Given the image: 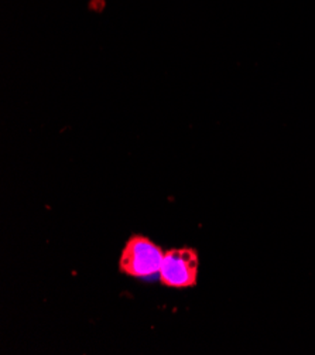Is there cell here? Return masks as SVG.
Wrapping results in <instances>:
<instances>
[{"label":"cell","mask_w":315,"mask_h":355,"mask_svg":"<svg viewBox=\"0 0 315 355\" xmlns=\"http://www.w3.org/2000/svg\"><path fill=\"white\" fill-rule=\"evenodd\" d=\"M164 252L149 236L133 234L122 248L118 262L119 272L136 279L152 277L159 273Z\"/></svg>","instance_id":"cell-1"},{"label":"cell","mask_w":315,"mask_h":355,"mask_svg":"<svg viewBox=\"0 0 315 355\" xmlns=\"http://www.w3.org/2000/svg\"><path fill=\"white\" fill-rule=\"evenodd\" d=\"M199 254L195 248H171L164 252L159 280L170 289H191L198 283Z\"/></svg>","instance_id":"cell-2"}]
</instances>
